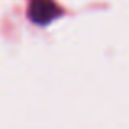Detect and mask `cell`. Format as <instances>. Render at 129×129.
Wrapping results in <instances>:
<instances>
[{
	"label": "cell",
	"mask_w": 129,
	"mask_h": 129,
	"mask_svg": "<svg viewBox=\"0 0 129 129\" xmlns=\"http://www.w3.org/2000/svg\"><path fill=\"white\" fill-rule=\"evenodd\" d=\"M28 15L33 23L36 25H46V23L56 20L62 15V10L52 2V0H31Z\"/></svg>",
	"instance_id": "cell-1"
}]
</instances>
